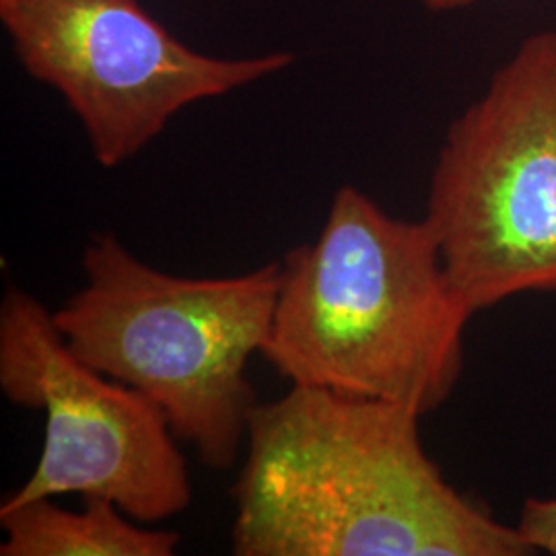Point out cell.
<instances>
[{"label":"cell","mask_w":556,"mask_h":556,"mask_svg":"<svg viewBox=\"0 0 556 556\" xmlns=\"http://www.w3.org/2000/svg\"><path fill=\"white\" fill-rule=\"evenodd\" d=\"M420 418L312 386L258 402L233 489V555H534L445 480Z\"/></svg>","instance_id":"cell-1"},{"label":"cell","mask_w":556,"mask_h":556,"mask_svg":"<svg viewBox=\"0 0 556 556\" xmlns=\"http://www.w3.org/2000/svg\"><path fill=\"white\" fill-rule=\"evenodd\" d=\"M260 355L293 386L433 413L464 369L475 309L425 219H397L355 186L334 194L312 243L282 258Z\"/></svg>","instance_id":"cell-2"},{"label":"cell","mask_w":556,"mask_h":556,"mask_svg":"<svg viewBox=\"0 0 556 556\" xmlns=\"http://www.w3.org/2000/svg\"><path fill=\"white\" fill-rule=\"evenodd\" d=\"M85 282L54 312L77 357L149 397L211 470H229L256 392L245 376L275 318L282 264L186 278L137 258L116 233L83 250Z\"/></svg>","instance_id":"cell-3"},{"label":"cell","mask_w":556,"mask_h":556,"mask_svg":"<svg viewBox=\"0 0 556 556\" xmlns=\"http://www.w3.org/2000/svg\"><path fill=\"white\" fill-rule=\"evenodd\" d=\"M422 219L475 314L556 291L555 29L521 41L450 124Z\"/></svg>","instance_id":"cell-4"},{"label":"cell","mask_w":556,"mask_h":556,"mask_svg":"<svg viewBox=\"0 0 556 556\" xmlns=\"http://www.w3.org/2000/svg\"><path fill=\"white\" fill-rule=\"evenodd\" d=\"M0 390L46 418L34 475L2 503L77 493L110 498L140 523L179 516L192 503L188 466L165 415L77 357L54 312L20 287H9L0 303Z\"/></svg>","instance_id":"cell-5"},{"label":"cell","mask_w":556,"mask_h":556,"mask_svg":"<svg viewBox=\"0 0 556 556\" xmlns=\"http://www.w3.org/2000/svg\"><path fill=\"white\" fill-rule=\"evenodd\" d=\"M0 23L25 73L59 91L105 169L137 157L188 105L295 60L282 50L248 59L202 54L140 0H0Z\"/></svg>","instance_id":"cell-6"},{"label":"cell","mask_w":556,"mask_h":556,"mask_svg":"<svg viewBox=\"0 0 556 556\" xmlns=\"http://www.w3.org/2000/svg\"><path fill=\"white\" fill-rule=\"evenodd\" d=\"M0 526L7 540L2 556H172L178 532L139 526L110 498H83L71 511L52 497L2 503Z\"/></svg>","instance_id":"cell-7"},{"label":"cell","mask_w":556,"mask_h":556,"mask_svg":"<svg viewBox=\"0 0 556 556\" xmlns=\"http://www.w3.org/2000/svg\"><path fill=\"white\" fill-rule=\"evenodd\" d=\"M516 528L534 553L542 551L556 556V497L528 498Z\"/></svg>","instance_id":"cell-8"},{"label":"cell","mask_w":556,"mask_h":556,"mask_svg":"<svg viewBox=\"0 0 556 556\" xmlns=\"http://www.w3.org/2000/svg\"><path fill=\"white\" fill-rule=\"evenodd\" d=\"M431 13H452L477 4L478 0H420Z\"/></svg>","instance_id":"cell-9"}]
</instances>
